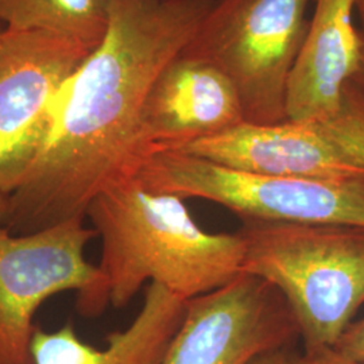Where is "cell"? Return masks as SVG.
Wrapping results in <instances>:
<instances>
[{"instance_id":"obj_1","label":"cell","mask_w":364,"mask_h":364,"mask_svg":"<svg viewBox=\"0 0 364 364\" xmlns=\"http://www.w3.org/2000/svg\"><path fill=\"white\" fill-rule=\"evenodd\" d=\"M213 3L114 0L103 42L57 97L38 156L10 195V232L85 219L97 196L136 177L150 156L144 134L149 92Z\"/></svg>"},{"instance_id":"obj_2","label":"cell","mask_w":364,"mask_h":364,"mask_svg":"<svg viewBox=\"0 0 364 364\" xmlns=\"http://www.w3.org/2000/svg\"><path fill=\"white\" fill-rule=\"evenodd\" d=\"M85 218L102 239L97 267L108 304L117 309L147 281L189 301L243 274L240 235L204 231L183 198L154 193L136 177L97 196Z\"/></svg>"},{"instance_id":"obj_3","label":"cell","mask_w":364,"mask_h":364,"mask_svg":"<svg viewBox=\"0 0 364 364\" xmlns=\"http://www.w3.org/2000/svg\"><path fill=\"white\" fill-rule=\"evenodd\" d=\"M243 273L275 287L304 352L333 348L364 305V227L243 220Z\"/></svg>"},{"instance_id":"obj_4","label":"cell","mask_w":364,"mask_h":364,"mask_svg":"<svg viewBox=\"0 0 364 364\" xmlns=\"http://www.w3.org/2000/svg\"><path fill=\"white\" fill-rule=\"evenodd\" d=\"M311 1L215 0L181 53L231 80L245 122H285L289 80L308 33Z\"/></svg>"},{"instance_id":"obj_5","label":"cell","mask_w":364,"mask_h":364,"mask_svg":"<svg viewBox=\"0 0 364 364\" xmlns=\"http://www.w3.org/2000/svg\"><path fill=\"white\" fill-rule=\"evenodd\" d=\"M136 180L154 193L219 204L242 220L364 227V178L257 176L181 151L156 150L144 159Z\"/></svg>"},{"instance_id":"obj_6","label":"cell","mask_w":364,"mask_h":364,"mask_svg":"<svg viewBox=\"0 0 364 364\" xmlns=\"http://www.w3.org/2000/svg\"><path fill=\"white\" fill-rule=\"evenodd\" d=\"M95 236L84 219L31 234H13L0 227V364H34V316L53 296L75 290L82 316L105 312L109 305L105 278L85 258V247Z\"/></svg>"},{"instance_id":"obj_7","label":"cell","mask_w":364,"mask_h":364,"mask_svg":"<svg viewBox=\"0 0 364 364\" xmlns=\"http://www.w3.org/2000/svg\"><path fill=\"white\" fill-rule=\"evenodd\" d=\"M95 49L39 30L0 31V189L11 195L38 156L53 108Z\"/></svg>"},{"instance_id":"obj_8","label":"cell","mask_w":364,"mask_h":364,"mask_svg":"<svg viewBox=\"0 0 364 364\" xmlns=\"http://www.w3.org/2000/svg\"><path fill=\"white\" fill-rule=\"evenodd\" d=\"M299 338L282 294L266 281L243 273L186 302L162 364H252Z\"/></svg>"},{"instance_id":"obj_9","label":"cell","mask_w":364,"mask_h":364,"mask_svg":"<svg viewBox=\"0 0 364 364\" xmlns=\"http://www.w3.org/2000/svg\"><path fill=\"white\" fill-rule=\"evenodd\" d=\"M174 151L257 176L317 181L364 178V165L346 154L317 123L242 122Z\"/></svg>"},{"instance_id":"obj_10","label":"cell","mask_w":364,"mask_h":364,"mask_svg":"<svg viewBox=\"0 0 364 364\" xmlns=\"http://www.w3.org/2000/svg\"><path fill=\"white\" fill-rule=\"evenodd\" d=\"M245 122L237 91L219 69L180 53L156 77L144 108L150 154L178 150Z\"/></svg>"},{"instance_id":"obj_11","label":"cell","mask_w":364,"mask_h":364,"mask_svg":"<svg viewBox=\"0 0 364 364\" xmlns=\"http://www.w3.org/2000/svg\"><path fill=\"white\" fill-rule=\"evenodd\" d=\"M356 0H316L299 60L289 80L287 120L324 123L335 117L362 50L353 26Z\"/></svg>"},{"instance_id":"obj_12","label":"cell","mask_w":364,"mask_h":364,"mask_svg":"<svg viewBox=\"0 0 364 364\" xmlns=\"http://www.w3.org/2000/svg\"><path fill=\"white\" fill-rule=\"evenodd\" d=\"M185 299L158 284H149L144 304L129 326L108 335L103 350L82 341L70 324L57 331L38 329L31 355L34 364H162L181 326Z\"/></svg>"},{"instance_id":"obj_13","label":"cell","mask_w":364,"mask_h":364,"mask_svg":"<svg viewBox=\"0 0 364 364\" xmlns=\"http://www.w3.org/2000/svg\"><path fill=\"white\" fill-rule=\"evenodd\" d=\"M114 0H0V22L78 39L96 49L109 26Z\"/></svg>"},{"instance_id":"obj_14","label":"cell","mask_w":364,"mask_h":364,"mask_svg":"<svg viewBox=\"0 0 364 364\" xmlns=\"http://www.w3.org/2000/svg\"><path fill=\"white\" fill-rule=\"evenodd\" d=\"M320 126L346 154L364 165V99L352 84L344 91L338 114Z\"/></svg>"},{"instance_id":"obj_15","label":"cell","mask_w":364,"mask_h":364,"mask_svg":"<svg viewBox=\"0 0 364 364\" xmlns=\"http://www.w3.org/2000/svg\"><path fill=\"white\" fill-rule=\"evenodd\" d=\"M333 350L350 360L364 364V317L350 324Z\"/></svg>"},{"instance_id":"obj_16","label":"cell","mask_w":364,"mask_h":364,"mask_svg":"<svg viewBox=\"0 0 364 364\" xmlns=\"http://www.w3.org/2000/svg\"><path fill=\"white\" fill-rule=\"evenodd\" d=\"M302 364H362L350 360L333 348L302 352Z\"/></svg>"},{"instance_id":"obj_17","label":"cell","mask_w":364,"mask_h":364,"mask_svg":"<svg viewBox=\"0 0 364 364\" xmlns=\"http://www.w3.org/2000/svg\"><path fill=\"white\" fill-rule=\"evenodd\" d=\"M252 364H302V352L289 346L262 355Z\"/></svg>"},{"instance_id":"obj_18","label":"cell","mask_w":364,"mask_h":364,"mask_svg":"<svg viewBox=\"0 0 364 364\" xmlns=\"http://www.w3.org/2000/svg\"><path fill=\"white\" fill-rule=\"evenodd\" d=\"M360 38H362V50H360V60H359V66L355 72V75L352 76L351 84H353V87L359 91V93L362 95V97L364 99V38L360 34Z\"/></svg>"},{"instance_id":"obj_19","label":"cell","mask_w":364,"mask_h":364,"mask_svg":"<svg viewBox=\"0 0 364 364\" xmlns=\"http://www.w3.org/2000/svg\"><path fill=\"white\" fill-rule=\"evenodd\" d=\"M10 212V195L0 189V227H6Z\"/></svg>"},{"instance_id":"obj_20","label":"cell","mask_w":364,"mask_h":364,"mask_svg":"<svg viewBox=\"0 0 364 364\" xmlns=\"http://www.w3.org/2000/svg\"><path fill=\"white\" fill-rule=\"evenodd\" d=\"M356 13L359 15L360 19V34L364 38V0H356Z\"/></svg>"},{"instance_id":"obj_21","label":"cell","mask_w":364,"mask_h":364,"mask_svg":"<svg viewBox=\"0 0 364 364\" xmlns=\"http://www.w3.org/2000/svg\"><path fill=\"white\" fill-rule=\"evenodd\" d=\"M3 28H4V26H3V25H1V22H0V31H1Z\"/></svg>"}]
</instances>
